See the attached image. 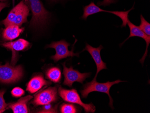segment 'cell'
<instances>
[{
  "instance_id": "cell-23",
  "label": "cell",
  "mask_w": 150,
  "mask_h": 113,
  "mask_svg": "<svg viewBox=\"0 0 150 113\" xmlns=\"http://www.w3.org/2000/svg\"><path fill=\"white\" fill-rule=\"evenodd\" d=\"M9 6V4L8 2H0V12L4 8Z\"/></svg>"
},
{
  "instance_id": "cell-19",
  "label": "cell",
  "mask_w": 150,
  "mask_h": 113,
  "mask_svg": "<svg viewBox=\"0 0 150 113\" xmlns=\"http://www.w3.org/2000/svg\"><path fill=\"white\" fill-rule=\"evenodd\" d=\"M6 92V90L2 89L0 91V113H2L6 109L8 104L6 103L4 99V95Z\"/></svg>"
},
{
  "instance_id": "cell-2",
  "label": "cell",
  "mask_w": 150,
  "mask_h": 113,
  "mask_svg": "<svg viewBox=\"0 0 150 113\" xmlns=\"http://www.w3.org/2000/svg\"><path fill=\"white\" fill-rule=\"evenodd\" d=\"M30 10L26 5L24 0L20 1L10 11L7 17L1 23L7 27L10 25L21 26L27 22V18Z\"/></svg>"
},
{
  "instance_id": "cell-21",
  "label": "cell",
  "mask_w": 150,
  "mask_h": 113,
  "mask_svg": "<svg viewBox=\"0 0 150 113\" xmlns=\"http://www.w3.org/2000/svg\"><path fill=\"white\" fill-rule=\"evenodd\" d=\"M12 95L13 97H19L24 95L25 93V92L23 89L20 88L19 87H15L12 90L11 92Z\"/></svg>"
},
{
  "instance_id": "cell-14",
  "label": "cell",
  "mask_w": 150,
  "mask_h": 113,
  "mask_svg": "<svg viewBox=\"0 0 150 113\" xmlns=\"http://www.w3.org/2000/svg\"><path fill=\"white\" fill-rule=\"evenodd\" d=\"M24 28H20L16 25H10L4 29L2 38L4 41H12L16 38L24 31Z\"/></svg>"
},
{
  "instance_id": "cell-10",
  "label": "cell",
  "mask_w": 150,
  "mask_h": 113,
  "mask_svg": "<svg viewBox=\"0 0 150 113\" xmlns=\"http://www.w3.org/2000/svg\"><path fill=\"white\" fill-rule=\"evenodd\" d=\"M30 43L26 40L19 39L14 42L3 43L1 44L2 46L11 50L12 52L11 64L14 65L17 61V52L20 51H23L28 48Z\"/></svg>"
},
{
  "instance_id": "cell-16",
  "label": "cell",
  "mask_w": 150,
  "mask_h": 113,
  "mask_svg": "<svg viewBox=\"0 0 150 113\" xmlns=\"http://www.w3.org/2000/svg\"><path fill=\"white\" fill-rule=\"evenodd\" d=\"M46 76L48 79L54 83L59 82L62 78L60 70L58 67H52L47 70Z\"/></svg>"
},
{
  "instance_id": "cell-13",
  "label": "cell",
  "mask_w": 150,
  "mask_h": 113,
  "mask_svg": "<svg viewBox=\"0 0 150 113\" xmlns=\"http://www.w3.org/2000/svg\"><path fill=\"white\" fill-rule=\"evenodd\" d=\"M51 84V82L46 81L42 76H37L33 77L27 85V90L31 93L36 92L44 86Z\"/></svg>"
},
{
  "instance_id": "cell-25",
  "label": "cell",
  "mask_w": 150,
  "mask_h": 113,
  "mask_svg": "<svg viewBox=\"0 0 150 113\" xmlns=\"http://www.w3.org/2000/svg\"><path fill=\"white\" fill-rule=\"evenodd\" d=\"M0 1H2V2H5V1H6L7 0H0Z\"/></svg>"
},
{
  "instance_id": "cell-20",
  "label": "cell",
  "mask_w": 150,
  "mask_h": 113,
  "mask_svg": "<svg viewBox=\"0 0 150 113\" xmlns=\"http://www.w3.org/2000/svg\"><path fill=\"white\" fill-rule=\"evenodd\" d=\"M38 113H57L56 107H53L50 104L44 105L42 109Z\"/></svg>"
},
{
  "instance_id": "cell-4",
  "label": "cell",
  "mask_w": 150,
  "mask_h": 113,
  "mask_svg": "<svg viewBox=\"0 0 150 113\" xmlns=\"http://www.w3.org/2000/svg\"><path fill=\"white\" fill-rule=\"evenodd\" d=\"M23 71L21 65L15 66L6 62L4 65L0 64V82L4 83L17 82L22 77Z\"/></svg>"
},
{
  "instance_id": "cell-1",
  "label": "cell",
  "mask_w": 150,
  "mask_h": 113,
  "mask_svg": "<svg viewBox=\"0 0 150 113\" xmlns=\"http://www.w3.org/2000/svg\"><path fill=\"white\" fill-rule=\"evenodd\" d=\"M26 5L32 11L33 16L30 27L43 28L49 21L50 13L45 8L40 0H24Z\"/></svg>"
},
{
  "instance_id": "cell-7",
  "label": "cell",
  "mask_w": 150,
  "mask_h": 113,
  "mask_svg": "<svg viewBox=\"0 0 150 113\" xmlns=\"http://www.w3.org/2000/svg\"><path fill=\"white\" fill-rule=\"evenodd\" d=\"M70 44L67 42L65 40H62L58 42H53L49 45H47L46 48H51L55 50L56 54L51 56V59L55 62H58L62 59L69 57L77 56L79 57V53H75L73 50H69V46Z\"/></svg>"
},
{
  "instance_id": "cell-3",
  "label": "cell",
  "mask_w": 150,
  "mask_h": 113,
  "mask_svg": "<svg viewBox=\"0 0 150 113\" xmlns=\"http://www.w3.org/2000/svg\"><path fill=\"white\" fill-rule=\"evenodd\" d=\"M125 81H121L120 80H117L113 82H107L104 83H99L96 80H93L89 82H87L84 85V88L81 91L82 97L83 98L87 97L90 93L93 92H99L105 93L109 97L110 102L109 105H110L112 109H114L113 106V100L110 94V89L113 85L118 84L120 82H125Z\"/></svg>"
},
{
  "instance_id": "cell-18",
  "label": "cell",
  "mask_w": 150,
  "mask_h": 113,
  "mask_svg": "<svg viewBox=\"0 0 150 113\" xmlns=\"http://www.w3.org/2000/svg\"><path fill=\"white\" fill-rule=\"evenodd\" d=\"M60 111L62 113H77V109L73 104H63L61 106Z\"/></svg>"
},
{
  "instance_id": "cell-24",
  "label": "cell",
  "mask_w": 150,
  "mask_h": 113,
  "mask_svg": "<svg viewBox=\"0 0 150 113\" xmlns=\"http://www.w3.org/2000/svg\"><path fill=\"white\" fill-rule=\"evenodd\" d=\"M50 1H59V0H50Z\"/></svg>"
},
{
  "instance_id": "cell-15",
  "label": "cell",
  "mask_w": 150,
  "mask_h": 113,
  "mask_svg": "<svg viewBox=\"0 0 150 113\" xmlns=\"http://www.w3.org/2000/svg\"><path fill=\"white\" fill-rule=\"evenodd\" d=\"M33 98L32 96L29 95L20 98L17 102L9 105L11 108L14 113H28L27 103Z\"/></svg>"
},
{
  "instance_id": "cell-17",
  "label": "cell",
  "mask_w": 150,
  "mask_h": 113,
  "mask_svg": "<svg viewBox=\"0 0 150 113\" xmlns=\"http://www.w3.org/2000/svg\"><path fill=\"white\" fill-rule=\"evenodd\" d=\"M141 23L139 28L148 36H150V23L146 21L142 15L140 16Z\"/></svg>"
},
{
  "instance_id": "cell-11",
  "label": "cell",
  "mask_w": 150,
  "mask_h": 113,
  "mask_svg": "<svg viewBox=\"0 0 150 113\" xmlns=\"http://www.w3.org/2000/svg\"><path fill=\"white\" fill-rule=\"evenodd\" d=\"M103 48V46L102 45H100L98 48H93L88 44L86 43V48L83 50V51L86 50L90 53L96 65V74L95 75V77L93 78V80H96V78L99 72L102 70L108 69L107 64L102 60L100 55L101 50Z\"/></svg>"
},
{
  "instance_id": "cell-6",
  "label": "cell",
  "mask_w": 150,
  "mask_h": 113,
  "mask_svg": "<svg viewBox=\"0 0 150 113\" xmlns=\"http://www.w3.org/2000/svg\"><path fill=\"white\" fill-rule=\"evenodd\" d=\"M134 6L129 10L126 11H109L103 10L99 8L98 6L95 5L93 1H91L90 4L87 6H85L83 8L84 13L82 16V18L86 20L88 16H91L93 14H96L99 12H103L110 13L111 14H113L119 17L122 20V24L121 27H126L127 24L128 20V15L129 12L131 10L134 9Z\"/></svg>"
},
{
  "instance_id": "cell-12",
  "label": "cell",
  "mask_w": 150,
  "mask_h": 113,
  "mask_svg": "<svg viewBox=\"0 0 150 113\" xmlns=\"http://www.w3.org/2000/svg\"><path fill=\"white\" fill-rule=\"evenodd\" d=\"M127 24L129 26V28L130 29V34L129 35L128 38L126 39L124 42L121 43V44H123L125 42L127 41V40L129 39L131 37H138L144 39L146 43V51L144 55L139 60L140 62L141 63L142 65H143L145 60L146 56H147L148 46L150 43V36L146 34L143 31L141 30L139 26H136V25L133 24L129 19L127 22Z\"/></svg>"
},
{
  "instance_id": "cell-22",
  "label": "cell",
  "mask_w": 150,
  "mask_h": 113,
  "mask_svg": "<svg viewBox=\"0 0 150 113\" xmlns=\"http://www.w3.org/2000/svg\"><path fill=\"white\" fill-rule=\"evenodd\" d=\"M118 0H103V1H98L97 3V5L98 6H109L110 4H113L116 3Z\"/></svg>"
},
{
  "instance_id": "cell-8",
  "label": "cell",
  "mask_w": 150,
  "mask_h": 113,
  "mask_svg": "<svg viewBox=\"0 0 150 113\" xmlns=\"http://www.w3.org/2000/svg\"><path fill=\"white\" fill-rule=\"evenodd\" d=\"M62 65L64 67L63 74L64 76L63 84L69 86V87H71L73 83L76 82L83 84L84 81L91 76V72L81 73L78 70H74L72 66L67 68L65 63H63Z\"/></svg>"
},
{
  "instance_id": "cell-5",
  "label": "cell",
  "mask_w": 150,
  "mask_h": 113,
  "mask_svg": "<svg viewBox=\"0 0 150 113\" xmlns=\"http://www.w3.org/2000/svg\"><path fill=\"white\" fill-rule=\"evenodd\" d=\"M58 92L60 97L64 101L72 103L79 104L84 108L86 113H94L95 106L92 103L85 104L82 102L80 96L76 89L67 90L62 87H59Z\"/></svg>"
},
{
  "instance_id": "cell-26",
  "label": "cell",
  "mask_w": 150,
  "mask_h": 113,
  "mask_svg": "<svg viewBox=\"0 0 150 113\" xmlns=\"http://www.w3.org/2000/svg\"><path fill=\"white\" fill-rule=\"evenodd\" d=\"M13 1V5H14L15 3V0H12Z\"/></svg>"
},
{
  "instance_id": "cell-9",
  "label": "cell",
  "mask_w": 150,
  "mask_h": 113,
  "mask_svg": "<svg viewBox=\"0 0 150 113\" xmlns=\"http://www.w3.org/2000/svg\"><path fill=\"white\" fill-rule=\"evenodd\" d=\"M58 99L57 88L50 87L35 95L33 103L35 106L44 105L56 102Z\"/></svg>"
}]
</instances>
